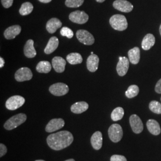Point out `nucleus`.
<instances>
[{
  "mask_svg": "<svg viewBox=\"0 0 161 161\" xmlns=\"http://www.w3.org/2000/svg\"><path fill=\"white\" fill-rule=\"evenodd\" d=\"M73 141L72 134L68 131H62L52 134L47 138L48 146L54 150H60L66 148L72 143Z\"/></svg>",
  "mask_w": 161,
  "mask_h": 161,
  "instance_id": "nucleus-1",
  "label": "nucleus"
},
{
  "mask_svg": "<svg viewBox=\"0 0 161 161\" xmlns=\"http://www.w3.org/2000/svg\"><path fill=\"white\" fill-rule=\"evenodd\" d=\"M109 23L114 29L119 31H124L128 27L126 17L121 14H115L112 16L110 19Z\"/></svg>",
  "mask_w": 161,
  "mask_h": 161,
  "instance_id": "nucleus-2",
  "label": "nucleus"
},
{
  "mask_svg": "<svg viewBox=\"0 0 161 161\" xmlns=\"http://www.w3.org/2000/svg\"><path fill=\"white\" fill-rule=\"evenodd\" d=\"M27 116L25 114H19L6 121L4 127L7 130H12L22 125L26 121Z\"/></svg>",
  "mask_w": 161,
  "mask_h": 161,
  "instance_id": "nucleus-3",
  "label": "nucleus"
},
{
  "mask_svg": "<svg viewBox=\"0 0 161 161\" xmlns=\"http://www.w3.org/2000/svg\"><path fill=\"white\" fill-rule=\"evenodd\" d=\"M108 134L110 140L112 142H119L123 136L122 128L119 124H112L108 130Z\"/></svg>",
  "mask_w": 161,
  "mask_h": 161,
  "instance_id": "nucleus-4",
  "label": "nucleus"
},
{
  "mask_svg": "<svg viewBox=\"0 0 161 161\" xmlns=\"http://www.w3.org/2000/svg\"><path fill=\"white\" fill-rule=\"evenodd\" d=\"M25 102V98L20 96H14L7 99L6 101V108L7 109L14 110L22 106Z\"/></svg>",
  "mask_w": 161,
  "mask_h": 161,
  "instance_id": "nucleus-5",
  "label": "nucleus"
},
{
  "mask_svg": "<svg viewBox=\"0 0 161 161\" xmlns=\"http://www.w3.org/2000/svg\"><path fill=\"white\" fill-rule=\"evenodd\" d=\"M76 36L79 41L86 46H91L94 43V38L91 33L86 30H78L76 33Z\"/></svg>",
  "mask_w": 161,
  "mask_h": 161,
  "instance_id": "nucleus-6",
  "label": "nucleus"
},
{
  "mask_svg": "<svg viewBox=\"0 0 161 161\" xmlns=\"http://www.w3.org/2000/svg\"><path fill=\"white\" fill-rule=\"evenodd\" d=\"M49 91L54 96H62L69 92V87L64 83L58 82L51 86Z\"/></svg>",
  "mask_w": 161,
  "mask_h": 161,
  "instance_id": "nucleus-7",
  "label": "nucleus"
},
{
  "mask_svg": "<svg viewBox=\"0 0 161 161\" xmlns=\"http://www.w3.org/2000/svg\"><path fill=\"white\" fill-rule=\"evenodd\" d=\"M69 20L74 22L78 24H84L88 20V15L83 11L76 10L75 12H72L69 14Z\"/></svg>",
  "mask_w": 161,
  "mask_h": 161,
  "instance_id": "nucleus-8",
  "label": "nucleus"
},
{
  "mask_svg": "<svg viewBox=\"0 0 161 161\" xmlns=\"http://www.w3.org/2000/svg\"><path fill=\"white\" fill-rule=\"evenodd\" d=\"M15 79L18 82H23L31 80L33 74L31 70L28 68H22L18 69L15 74Z\"/></svg>",
  "mask_w": 161,
  "mask_h": 161,
  "instance_id": "nucleus-9",
  "label": "nucleus"
},
{
  "mask_svg": "<svg viewBox=\"0 0 161 161\" xmlns=\"http://www.w3.org/2000/svg\"><path fill=\"white\" fill-rule=\"evenodd\" d=\"M130 124L134 133L139 134L143 131V124L138 115H131L130 118Z\"/></svg>",
  "mask_w": 161,
  "mask_h": 161,
  "instance_id": "nucleus-10",
  "label": "nucleus"
},
{
  "mask_svg": "<svg viewBox=\"0 0 161 161\" xmlns=\"http://www.w3.org/2000/svg\"><path fill=\"white\" fill-rule=\"evenodd\" d=\"M113 6L115 9L124 13L131 12L133 9V6L131 3L126 0H116Z\"/></svg>",
  "mask_w": 161,
  "mask_h": 161,
  "instance_id": "nucleus-11",
  "label": "nucleus"
},
{
  "mask_svg": "<svg viewBox=\"0 0 161 161\" xmlns=\"http://www.w3.org/2000/svg\"><path fill=\"white\" fill-rule=\"evenodd\" d=\"M64 126V121L62 118L53 119L50 121L46 127L47 132H53L62 128Z\"/></svg>",
  "mask_w": 161,
  "mask_h": 161,
  "instance_id": "nucleus-12",
  "label": "nucleus"
},
{
  "mask_svg": "<svg viewBox=\"0 0 161 161\" xmlns=\"http://www.w3.org/2000/svg\"><path fill=\"white\" fill-rule=\"evenodd\" d=\"M129 59L125 57H119V62L116 66V70L118 74L123 76L127 74L129 68Z\"/></svg>",
  "mask_w": 161,
  "mask_h": 161,
  "instance_id": "nucleus-13",
  "label": "nucleus"
},
{
  "mask_svg": "<svg viewBox=\"0 0 161 161\" xmlns=\"http://www.w3.org/2000/svg\"><path fill=\"white\" fill-rule=\"evenodd\" d=\"M66 64V60L60 56H56L52 60V66L58 73H62L64 71Z\"/></svg>",
  "mask_w": 161,
  "mask_h": 161,
  "instance_id": "nucleus-14",
  "label": "nucleus"
},
{
  "mask_svg": "<svg viewBox=\"0 0 161 161\" xmlns=\"http://www.w3.org/2000/svg\"><path fill=\"white\" fill-rule=\"evenodd\" d=\"M99 58L96 54H91L86 60V67L89 71L92 72H96L98 67Z\"/></svg>",
  "mask_w": 161,
  "mask_h": 161,
  "instance_id": "nucleus-15",
  "label": "nucleus"
},
{
  "mask_svg": "<svg viewBox=\"0 0 161 161\" xmlns=\"http://www.w3.org/2000/svg\"><path fill=\"white\" fill-rule=\"evenodd\" d=\"M21 29V27L19 25H13L10 26L4 31V37L7 40L14 39L20 33Z\"/></svg>",
  "mask_w": 161,
  "mask_h": 161,
  "instance_id": "nucleus-16",
  "label": "nucleus"
},
{
  "mask_svg": "<svg viewBox=\"0 0 161 161\" xmlns=\"http://www.w3.org/2000/svg\"><path fill=\"white\" fill-rule=\"evenodd\" d=\"M62 25V23L57 18H52L46 24V29L50 34H54Z\"/></svg>",
  "mask_w": 161,
  "mask_h": 161,
  "instance_id": "nucleus-17",
  "label": "nucleus"
},
{
  "mask_svg": "<svg viewBox=\"0 0 161 161\" xmlns=\"http://www.w3.org/2000/svg\"><path fill=\"white\" fill-rule=\"evenodd\" d=\"M103 137L100 131H96L92 134L91 138V144L95 150L100 149L102 147Z\"/></svg>",
  "mask_w": 161,
  "mask_h": 161,
  "instance_id": "nucleus-18",
  "label": "nucleus"
},
{
  "mask_svg": "<svg viewBox=\"0 0 161 161\" xmlns=\"http://www.w3.org/2000/svg\"><path fill=\"white\" fill-rule=\"evenodd\" d=\"M34 42L32 40H29L24 47V54L28 58H34L36 55V52L34 46Z\"/></svg>",
  "mask_w": 161,
  "mask_h": 161,
  "instance_id": "nucleus-19",
  "label": "nucleus"
},
{
  "mask_svg": "<svg viewBox=\"0 0 161 161\" xmlns=\"http://www.w3.org/2000/svg\"><path fill=\"white\" fill-rule=\"evenodd\" d=\"M88 104L86 102H79L72 104L70 110L74 114H80L86 112L88 109Z\"/></svg>",
  "mask_w": 161,
  "mask_h": 161,
  "instance_id": "nucleus-20",
  "label": "nucleus"
},
{
  "mask_svg": "<svg viewBox=\"0 0 161 161\" xmlns=\"http://www.w3.org/2000/svg\"><path fill=\"white\" fill-rule=\"evenodd\" d=\"M146 125L147 129L152 134L158 136L161 132V127L159 123L154 119H149L147 122Z\"/></svg>",
  "mask_w": 161,
  "mask_h": 161,
  "instance_id": "nucleus-21",
  "label": "nucleus"
},
{
  "mask_svg": "<svg viewBox=\"0 0 161 161\" xmlns=\"http://www.w3.org/2000/svg\"><path fill=\"white\" fill-rule=\"evenodd\" d=\"M155 43V38L154 35L151 34L146 35L143 38L142 47L144 50H149Z\"/></svg>",
  "mask_w": 161,
  "mask_h": 161,
  "instance_id": "nucleus-22",
  "label": "nucleus"
},
{
  "mask_svg": "<svg viewBox=\"0 0 161 161\" xmlns=\"http://www.w3.org/2000/svg\"><path fill=\"white\" fill-rule=\"evenodd\" d=\"M130 62L132 64H138L140 58V50L138 47H134L130 50L128 53Z\"/></svg>",
  "mask_w": 161,
  "mask_h": 161,
  "instance_id": "nucleus-23",
  "label": "nucleus"
},
{
  "mask_svg": "<svg viewBox=\"0 0 161 161\" xmlns=\"http://www.w3.org/2000/svg\"><path fill=\"white\" fill-rule=\"evenodd\" d=\"M58 40L56 36L52 37L47 43V45L44 49V53L47 54H50L54 52L58 46Z\"/></svg>",
  "mask_w": 161,
  "mask_h": 161,
  "instance_id": "nucleus-24",
  "label": "nucleus"
},
{
  "mask_svg": "<svg viewBox=\"0 0 161 161\" xmlns=\"http://www.w3.org/2000/svg\"><path fill=\"white\" fill-rule=\"evenodd\" d=\"M36 69L39 73L47 74L52 70V64L48 61H41L37 64Z\"/></svg>",
  "mask_w": 161,
  "mask_h": 161,
  "instance_id": "nucleus-25",
  "label": "nucleus"
},
{
  "mask_svg": "<svg viewBox=\"0 0 161 161\" xmlns=\"http://www.w3.org/2000/svg\"><path fill=\"white\" fill-rule=\"evenodd\" d=\"M66 60L70 64H77L82 62V58L80 53H72L66 56Z\"/></svg>",
  "mask_w": 161,
  "mask_h": 161,
  "instance_id": "nucleus-26",
  "label": "nucleus"
},
{
  "mask_svg": "<svg viewBox=\"0 0 161 161\" xmlns=\"http://www.w3.org/2000/svg\"><path fill=\"white\" fill-rule=\"evenodd\" d=\"M33 5L29 2H26L22 4L19 10V13L22 16H26L31 13L33 11Z\"/></svg>",
  "mask_w": 161,
  "mask_h": 161,
  "instance_id": "nucleus-27",
  "label": "nucleus"
},
{
  "mask_svg": "<svg viewBox=\"0 0 161 161\" xmlns=\"http://www.w3.org/2000/svg\"><path fill=\"white\" fill-rule=\"evenodd\" d=\"M124 115V110L122 108L118 107L114 110L111 114V118L114 121L121 120Z\"/></svg>",
  "mask_w": 161,
  "mask_h": 161,
  "instance_id": "nucleus-28",
  "label": "nucleus"
},
{
  "mask_svg": "<svg viewBox=\"0 0 161 161\" xmlns=\"http://www.w3.org/2000/svg\"><path fill=\"white\" fill-rule=\"evenodd\" d=\"M139 93V88L136 85H132L128 87L127 92H125V95L129 98L134 97L137 96Z\"/></svg>",
  "mask_w": 161,
  "mask_h": 161,
  "instance_id": "nucleus-29",
  "label": "nucleus"
},
{
  "mask_svg": "<svg viewBox=\"0 0 161 161\" xmlns=\"http://www.w3.org/2000/svg\"><path fill=\"white\" fill-rule=\"evenodd\" d=\"M149 109L156 114H161V104L157 101H152L149 104Z\"/></svg>",
  "mask_w": 161,
  "mask_h": 161,
  "instance_id": "nucleus-30",
  "label": "nucleus"
},
{
  "mask_svg": "<svg viewBox=\"0 0 161 161\" xmlns=\"http://www.w3.org/2000/svg\"><path fill=\"white\" fill-rule=\"evenodd\" d=\"M84 0H66L65 5L70 8H77L82 5Z\"/></svg>",
  "mask_w": 161,
  "mask_h": 161,
  "instance_id": "nucleus-31",
  "label": "nucleus"
},
{
  "mask_svg": "<svg viewBox=\"0 0 161 161\" xmlns=\"http://www.w3.org/2000/svg\"><path fill=\"white\" fill-rule=\"evenodd\" d=\"M60 34L63 36H66L68 38H72L74 36V32L72 29L68 27H63L60 31Z\"/></svg>",
  "mask_w": 161,
  "mask_h": 161,
  "instance_id": "nucleus-32",
  "label": "nucleus"
},
{
  "mask_svg": "<svg viewBox=\"0 0 161 161\" xmlns=\"http://www.w3.org/2000/svg\"><path fill=\"white\" fill-rule=\"evenodd\" d=\"M110 161H127V160L124 156L114 155L111 156Z\"/></svg>",
  "mask_w": 161,
  "mask_h": 161,
  "instance_id": "nucleus-33",
  "label": "nucleus"
},
{
  "mask_svg": "<svg viewBox=\"0 0 161 161\" xmlns=\"http://www.w3.org/2000/svg\"><path fill=\"white\" fill-rule=\"evenodd\" d=\"M13 3V0H1L2 5L6 8H8L12 7Z\"/></svg>",
  "mask_w": 161,
  "mask_h": 161,
  "instance_id": "nucleus-34",
  "label": "nucleus"
},
{
  "mask_svg": "<svg viewBox=\"0 0 161 161\" xmlns=\"http://www.w3.org/2000/svg\"><path fill=\"white\" fill-rule=\"evenodd\" d=\"M7 152V149L6 146L3 143L0 144V156L3 157V156L5 155Z\"/></svg>",
  "mask_w": 161,
  "mask_h": 161,
  "instance_id": "nucleus-35",
  "label": "nucleus"
},
{
  "mask_svg": "<svg viewBox=\"0 0 161 161\" xmlns=\"http://www.w3.org/2000/svg\"><path fill=\"white\" fill-rule=\"evenodd\" d=\"M155 90L157 93L161 94V79L158 80V82L156 83Z\"/></svg>",
  "mask_w": 161,
  "mask_h": 161,
  "instance_id": "nucleus-36",
  "label": "nucleus"
},
{
  "mask_svg": "<svg viewBox=\"0 0 161 161\" xmlns=\"http://www.w3.org/2000/svg\"><path fill=\"white\" fill-rule=\"evenodd\" d=\"M4 64H5L4 60L3 58L1 57V58H0V68H2L4 66Z\"/></svg>",
  "mask_w": 161,
  "mask_h": 161,
  "instance_id": "nucleus-37",
  "label": "nucleus"
},
{
  "mask_svg": "<svg viewBox=\"0 0 161 161\" xmlns=\"http://www.w3.org/2000/svg\"><path fill=\"white\" fill-rule=\"evenodd\" d=\"M38 1L42 3H48L51 2L52 0H38Z\"/></svg>",
  "mask_w": 161,
  "mask_h": 161,
  "instance_id": "nucleus-38",
  "label": "nucleus"
},
{
  "mask_svg": "<svg viewBox=\"0 0 161 161\" xmlns=\"http://www.w3.org/2000/svg\"><path fill=\"white\" fill-rule=\"evenodd\" d=\"M98 3H103L105 0H96Z\"/></svg>",
  "mask_w": 161,
  "mask_h": 161,
  "instance_id": "nucleus-39",
  "label": "nucleus"
},
{
  "mask_svg": "<svg viewBox=\"0 0 161 161\" xmlns=\"http://www.w3.org/2000/svg\"><path fill=\"white\" fill-rule=\"evenodd\" d=\"M64 161H75V160L74 159H67Z\"/></svg>",
  "mask_w": 161,
  "mask_h": 161,
  "instance_id": "nucleus-40",
  "label": "nucleus"
},
{
  "mask_svg": "<svg viewBox=\"0 0 161 161\" xmlns=\"http://www.w3.org/2000/svg\"><path fill=\"white\" fill-rule=\"evenodd\" d=\"M159 32H160V34H161V26H160V28H159Z\"/></svg>",
  "mask_w": 161,
  "mask_h": 161,
  "instance_id": "nucleus-41",
  "label": "nucleus"
},
{
  "mask_svg": "<svg viewBox=\"0 0 161 161\" xmlns=\"http://www.w3.org/2000/svg\"><path fill=\"white\" fill-rule=\"evenodd\" d=\"M44 161V160H36V161Z\"/></svg>",
  "mask_w": 161,
  "mask_h": 161,
  "instance_id": "nucleus-42",
  "label": "nucleus"
}]
</instances>
